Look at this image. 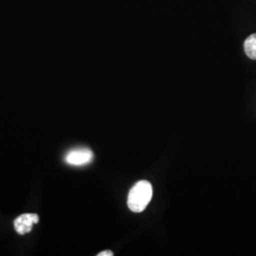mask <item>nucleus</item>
Returning <instances> with one entry per match:
<instances>
[{
	"mask_svg": "<svg viewBox=\"0 0 256 256\" xmlns=\"http://www.w3.org/2000/svg\"><path fill=\"white\" fill-rule=\"evenodd\" d=\"M93 160V152L88 148L72 149L64 156V162L72 166H82L90 164Z\"/></svg>",
	"mask_w": 256,
	"mask_h": 256,
	"instance_id": "nucleus-2",
	"label": "nucleus"
},
{
	"mask_svg": "<svg viewBox=\"0 0 256 256\" xmlns=\"http://www.w3.org/2000/svg\"><path fill=\"white\" fill-rule=\"evenodd\" d=\"M153 196L152 185L147 180L136 183L128 194V205L134 212H142L146 210Z\"/></svg>",
	"mask_w": 256,
	"mask_h": 256,
	"instance_id": "nucleus-1",
	"label": "nucleus"
},
{
	"mask_svg": "<svg viewBox=\"0 0 256 256\" xmlns=\"http://www.w3.org/2000/svg\"><path fill=\"white\" fill-rule=\"evenodd\" d=\"M38 222L39 216L36 214H24L14 220V225L19 234H26L32 230V225Z\"/></svg>",
	"mask_w": 256,
	"mask_h": 256,
	"instance_id": "nucleus-3",
	"label": "nucleus"
},
{
	"mask_svg": "<svg viewBox=\"0 0 256 256\" xmlns=\"http://www.w3.org/2000/svg\"><path fill=\"white\" fill-rule=\"evenodd\" d=\"M244 50L248 58L256 60V34L250 36L245 40Z\"/></svg>",
	"mask_w": 256,
	"mask_h": 256,
	"instance_id": "nucleus-4",
	"label": "nucleus"
},
{
	"mask_svg": "<svg viewBox=\"0 0 256 256\" xmlns=\"http://www.w3.org/2000/svg\"><path fill=\"white\" fill-rule=\"evenodd\" d=\"M114 254L111 252V250H104V252H100L98 256H113Z\"/></svg>",
	"mask_w": 256,
	"mask_h": 256,
	"instance_id": "nucleus-5",
	"label": "nucleus"
}]
</instances>
